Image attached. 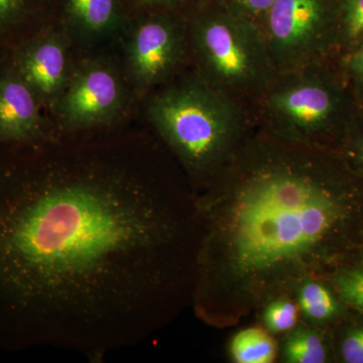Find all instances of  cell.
I'll use <instances>...</instances> for the list:
<instances>
[{
    "instance_id": "cell-1",
    "label": "cell",
    "mask_w": 363,
    "mask_h": 363,
    "mask_svg": "<svg viewBox=\"0 0 363 363\" xmlns=\"http://www.w3.org/2000/svg\"><path fill=\"white\" fill-rule=\"evenodd\" d=\"M48 143L2 145L0 339L99 362L192 307L197 200L126 157Z\"/></svg>"
},
{
    "instance_id": "cell-2",
    "label": "cell",
    "mask_w": 363,
    "mask_h": 363,
    "mask_svg": "<svg viewBox=\"0 0 363 363\" xmlns=\"http://www.w3.org/2000/svg\"><path fill=\"white\" fill-rule=\"evenodd\" d=\"M200 245L192 309L236 326L309 279L357 264L363 180L340 157L264 131L196 196Z\"/></svg>"
},
{
    "instance_id": "cell-3",
    "label": "cell",
    "mask_w": 363,
    "mask_h": 363,
    "mask_svg": "<svg viewBox=\"0 0 363 363\" xmlns=\"http://www.w3.org/2000/svg\"><path fill=\"white\" fill-rule=\"evenodd\" d=\"M149 116L196 196L252 135L235 98L205 80L188 81L162 91L150 100Z\"/></svg>"
},
{
    "instance_id": "cell-4",
    "label": "cell",
    "mask_w": 363,
    "mask_h": 363,
    "mask_svg": "<svg viewBox=\"0 0 363 363\" xmlns=\"http://www.w3.org/2000/svg\"><path fill=\"white\" fill-rule=\"evenodd\" d=\"M192 39L205 81L234 98L262 95L278 76L262 28L228 11L200 18Z\"/></svg>"
},
{
    "instance_id": "cell-5",
    "label": "cell",
    "mask_w": 363,
    "mask_h": 363,
    "mask_svg": "<svg viewBox=\"0 0 363 363\" xmlns=\"http://www.w3.org/2000/svg\"><path fill=\"white\" fill-rule=\"evenodd\" d=\"M267 133L333 152L344 108L341 90L316 64L279 74L262 95Z\"/></svg>"
},
{
    "instance_id": "cell-6",
    "label": "cell",
    "mask_w": 363,
    "mask_h": 363,
    "mask_svg": "<svg viewBox=\"0 0 363 363\" xmlns=\"http://www.w3.org/2000/svg\"><path fill=\"white\" fill-rule=\"evenodd\" d=\"M262 30L278 75L314 65L330 35L329 0H274Z\"/></svg>"
},
{
    "instance_id": "cell-7",
    "label": "cell",
    "mask_w": 363,
    "mask_h": 363,
    "mask_svg": "<svg viewBox=\"0 0 363 363\" xmlns=\"http://www.w3.org/2000/svg\"><path fill=\"white\" fill-rule=\"evenodd\" d=\"M123 102V86L116 72L102 62L91 61L72 72L56 107L62 128L77 131L112 123Z\"/></svg>"
},
{
    "instance_id": "cell-8",
    "label": "cell",
    "mask_w": 363,
    "mask_h": 363,
    "mask_svg": "<svg viewBox=\"0 0 363 363\" xmlns=\"http://www.w3.org/2000/svg\"><path fill=\"white\" fill-rule=\"evenodd\" d=\"M0 54L32 88L43 106L57 104L71 76L63 35L52 30H40Z\"/></svg>"
},
{
    "instance_id": "cell-9",
    "label": "cell",
    "mask_w": 363,
    "mask_h": 363,
    "mask_svg": "<svg viewBox=\"0 0 363 363\" xmlns=\"http://www.w3.org/2000/svg\"><path fill=\"white\" fill-rule=\"evenodd\" d=\"M184 37L180 28L168 18L143 21L131 35L128 65L140 87H150L175 70L183 57Z\"/></svg>"
},
{
    "instance_id": "cell-10",
    "label": "cell",
    "mask_w": 363,
    "mask_h": 363,
    "mask_svg": "<svg viewBox=\"0 0 363 363\" xmlns=\"http://www.w3.org/2000/svg\"><path fill=\"white\" fill-rule=\"evenodd\" d=\"M43 105L25 80L0 54V145H33L54 140Z\"/></svg>"
},
{
    "instance_id": "cell-11",
    "label": "cell",
    "mask_w": 363,
    "mask_h": 363,
    "mask_svg": "<svg viewBox=\"0 0 363 363\" xmlns=\"http://www.w3.org/2000/svg\"><path fill=\"white\" fill-rule=\"evenodd\" d=\"M294 298L306 323L324 327L347 317V306L323 279H306Z\"/></svg>"
},
{
    "instance_id": "cell-12",
    "label": "cell",
    "mask_w": 363,
    "mask_h": 363,
    "mask_svg": "<svg viewBox=\"0 0 363 363\" xmlns=\"http://www.w3.org/2000/svg\"><path fill=\"white\" fill-rule=\"evenodd\" d=\"M332 348L320 327L300 325L289 332L281 345V362L286 363H325L330 362Z\"/></svg>"
},
{
    "instance_id": "cell-13",
    "label": "cell",
    "mask_w": 363,
    "mask_h": 363,
    "mask_svg": "<svg viewBox=\"0 0 363 363\" xmlns=\"http://www.w3.org/2000/svg\"><path fill=\"white\" fill-rule=\"evenodd\" d=\"M274 334L259 326L236 332L229 343V355L235 363H272L278 357L279 346Z\"/></svg>"
},
{
    "instance_id": "cell-14",
    "label": "cell",
    "mask_w": 363,
    "mask_h": 363,
    "mask_svg": "<svg viewBox=\"0 0 363 363\" xmlns=\"http://www.w3.org/2000/svg\"><path fill=\"white\" fill-rule=\"evenodd\" d=\"M37 0H0V52L28 39L26 30Z\"/></svg>"
},
{
    "instance_id": "cell-15",
    "label": "cell",
    "mask_w": 363,
    "mask_h": 363,
    "mask_svg": "<svg viewBox=\"0 0 363 363\" xmlns=\"http://www.w3.org/2000/svg\"><path fill=\"white\" fill-rule=\"evenodd\" d=\"M71 18L87 32L104 33L117 21L116 0H67Z\"/></svg>"
},
{
    "instance_id": "cell-16",
    "label": "cell",
    "mask_w": 363,
    "mask_h": 363,
    "mask_svg": "<svg viewBox=\"0 0 363 363\" xmlns=\"http://www.w3.org/2000/svg\"><path fill=\"white\" fill-rule=\"evenodd\" d=\"M325 281L335 291L347 308L363 314V266L359 264L340 267Z\"/></svg>"
},
{
    "instance_id": "cell-17",
    "label": "cell",
    "mask_w": 363,
    "mask_h": 363,
    "mask_svg": "<svg viewBox=\"0 0 363 363\" xmlns=\"http://www.w3.org/2000/svg\"><path fill=\"white\" fill-rule=\"evenodd\" d=\"M262 320L264 328L272 334L290 332L297 326L300 309L293 297H279L262 308Z\"/></svg>"
},
{
    "instance_id": "cell-18",
    "label": "cell",
    "mask_w": 363,
    "mask_h": 363,
    "mask_svg": "<svg viewBox=\"0 0 363 363\" xmlns=\"http://www.w3.org/2000/svg\"><path fill=\"white\" fill-rule=\"evenodd\" d=\"M337 18L339 30L345 40H363V0H341Z\"/></svg>"
},
{
    "instance_id": "cell-19",
    "label": "cell",
    "mask_w": 363,
    "mask_h": 363,
    "mask_svg": "<svg viewBox=\"0 0 363 363\" xmlns=\"http://www.w3.org/2000/svg\"><path fill=\"white\" fill-rule=\"evenodd\" d=\"M339 150L348 168L363 180V119L346 128Z\"/></svg>"
},
{
    "instance_id": "cell-20",
    "label": "cell",
    "mask_w": 363,
    "mask_h": 363,
    "mask_svg": "<svg viewBox=\"0 0 363 363\" xmlns=\"http://www.w3.org/2000/svg\"><path fill=\"white\" fill-rule=\"evenodd\" d=\"M337 354L344 363H363V323H351L343 329Z\"/></svg>"
},
{
    "instance_id": "cell-21",
    "label": "cell",
    "mask_w": 363,
    "mask_h": 363,
    "mask_svg": "<svg viewBox=\"0 0 363 363\" xmlns=\"http://www.w3.org/2000/svg\"><path fill=\"white\" fill-rule=\"evenodd\" d=\"M228 13L262 28L274 0H224Z\"/></svg>"
},
{
    "instance_id": "cell-22",
    "label": "cell",
    "mask_w": 363,
    "mask_h": 363,
    "mask_svg": "<svg viewBox=\"0 0 363 363\" xmlns=\"http://www.w3.org/2000/svg\"><path fill=\"white\" fill-rule=\"evenodd\" d=\"M346 67L355 84L363 90V40L347 59Z\"/></svg>"
},
{
    "instance_id": "cell-23",
    "label": "cell",
    "mask_w": 363,
    "mask_h": 363,
    "mask_svg": "<svg viewBox=\"0 0 363 363\" xmlns=\"http://www.w3.org/2000/svg\"><path fill=\"white\" fill-rule=\"evenodd\" d=\"M140 1L145 4H172V2H175L177 0H140Z\"/></svg>"
},
{
    "instance_id": "cell-24",
    "label": "cell",
    "mask_w": 363,
    "mask_h": 363,
    "mask_svg": "<svg viewBox=\"0 0 363 363\" xmlns=\"http://www.w3.org/2000/svg\"><path fill=\"white\" fill-rule=\"evenodd\" d=\"M357 264H362L363 266V250L362 252L360 253L359 257H358Z\"/></svg>"
}]
</instances>
